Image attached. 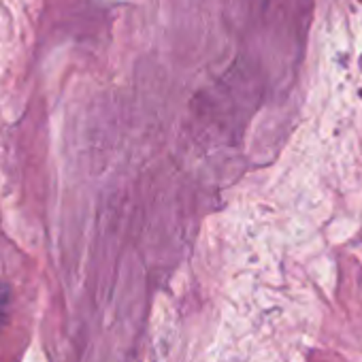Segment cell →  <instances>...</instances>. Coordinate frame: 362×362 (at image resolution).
I'll use <instances>...</instances> for the list:
<instances>
[{
	"label": "cell",
	"instance_id": "cell-1",
	"mask_svg": "<svg viewBox=\"0 0 362 362\" xmlns=\"http://www.w3.org/2000/svg\"><path fill=\"white\" fill-rule=\"evenodd\" d=\"M9 288L5 284H0V326L7 320V307H9Z\"/></svg>",
	"mask_w": 362,
	"mask_h": 362
}]
</instances>
